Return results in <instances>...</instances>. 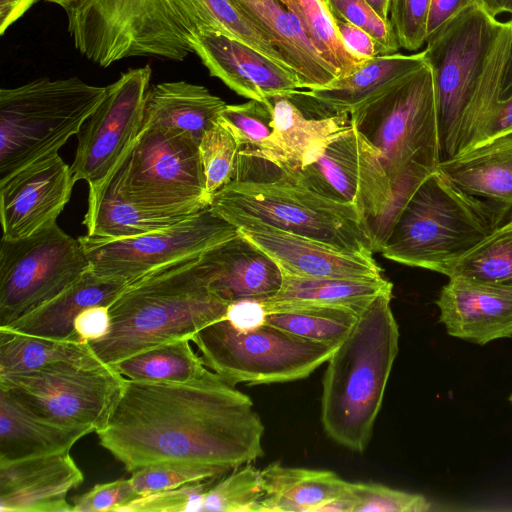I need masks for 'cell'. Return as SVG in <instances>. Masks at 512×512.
Here are the masks:
<instances>
[{"instance_id":"43","label":"cell","mask_w":512,"mask_h":512,"mask_svg":"<svg viewBox=\"0 0 512 512\" xmlns=\"http://www.w3.org/2000/svg\"><path fill=\"white\" fill-rule=\"evenodd\" d=\"M353 512H425L431 503L420 494L389 488L378 483H351Z\"/></svg>"},{"instance_id":"52","label":"cell","mask_w":512,"mask_h":512,"mask_svg":"<svg viewBox=\"0 0 512 512\" xmlns=\"http://www.w3.org/2000/svg\"><path fill=\"white\" fill-rule=\"evenodd\" d=\"M472 3L484 4V0H432L428 21V36Z\"/></svg>"},{"instance_id":"28","label":"cell","mask_w":512,"mask_h":512,"mask_svg":"<svg viewBox=\"0 0 512 512\" xmlns=\"http://www.w3.org/2000/svg\"><path fill=\"white\" fill-rule=\"evenodd\" d=\"M225 106L220 97L202 85L186 81L163 82L147 91L143 125L184 134L199 144Z\"/></svg>"},{"instance_id":"19","label":"cell","mask_w":512,"mask_h":512,"mask_svg":"<svg viewBox=\"0 0 512 512\" xmlns=\"http://www.w3.org/2000/svg\"><path fill=\"white\" fill-rule=\"evenodd\" d=\"M188 42L208 69L238 95L261 103L301 89L296 74L249 45L215 32L193 33Z\"/></svg>"},{"instance_id":"50","label":"cell","mask_w":512,"mask_h":512,"mask_svg":"<svg viewBox=\"0 0 512 512\" xmlns=\"http://www.w3.org/2000/svg\"><path fill=\"white\" fill-rule=\"evenodd\" d=\"M267 312L260 300L245 299L229 304L225 319L240 330H248L265 323Z\"/></svg>"},{"instance_id":"26","label":"cell","mask_w":512,"mask_h":512,"mask_svg":"<svg viewBox=\"0 0 512 512\" xmlns=\"http://www.w3.org/2000/svg\"><path fill=\"white\" fill-rule=\"evenodd\" d=\"M232 1L270 37L301 88H322L338 78L312 46L299 20L280 0Z\"/></svg>"},{"instance_id":"20","label":"cell","mask_w":512,"mask_h":512,"mask_svg":"<svg viewBox=\"0 0 512 512\" xmlns=\"http://www.w3.org/2000/svg\"><path fill=\"white\" fill-rule=\"evenodd\" d=\"M436 305L452 337L480 345L512 337V285L452 276Z\"/></svg>"},{"instance_id":"41","label":"cell","mask_w":512,"mask_h":512,"mask_svg":"<svg viewBox=\"0 0 512 512\" xmlns=\"http://www.w3.org/2000/svg\"><path fill=\"white\" fill-rule=\"evenodd\" d=\"M219 121L241 147L261 153L274 150L273 117L269 107L256 100L224 107Z\"/></svg>"},{"instance_id":"34","label":"cell","mask_w":512,"mask_h":512,"mask_svg":"<svg viewBox=\"0 0 512 512\" xmlns=\"http://www.w3.org/2000/svg\"><path fill=\"white\" fill-rule=\"evenodd\" d=\"M59 362L104 363L88 342L56 340L0 328V375L26 373Z\"/></svg>"},{"instance_id":"4","label":"cell","mask_w":512,"mask_h":512,"mask_svg":"<svg viewBox=\"0 0 512 512\" xmlns=\"http://www.w3.org/2000/svg\"><path fill=\"white\" fill-rule=\"evenodd\" d=\"M391 298L392 289L383 291L359 313L349 335L328 359L323 378L324 431L358 453L370 441L398 353L399 329Z\"/></svg>"},{"instance_id":"56","label":"cell","mask_w":512,"mask_h":512,"mask_svg":"<svg viewBox=\"0 0 512 512\" xmlns=\"http://www.w3.org/2000/svg\"><path fill=\"white\" fill-rule=\"evenodd\" d=\"M504 12L512 13V0H493L490 13L497 17Z\"/></svg>"},{"instance_id":"35","label":"cell","mask_w":512,"mask_h":512,"mask_svg":"<svg viewBox=\"0 0 512 512\" xmlns=\"http://www.w3.org/2000/svg\"><path fill=\"white\" fill-rule=\"evenodd\" d=\"M189 339L167 342L134 354L111 366L128 379L151 382H188L209 375Z\"/></svg>"},{"instance_id":"8","label":"cell","mask_w":512,"mask_h":512,"mask_svg":"<svg viewBox=\"0 0 512 512\" xmlns=\"http://www.w3.org/2000/svg\"><path fill=\"white\" fill-rule=\"evenodd\" d=\"M106 87L78 77L41 78L0 90V182L50 157L82 126Z\"/></svg>"},{"instance_id":"46","label":"cell","mask_w":512,"mask_h":512,"mask_svg":"<svg viewBox=\"0 0 512 512\" xmlns=\"http://www.w3.org/2000/svg\"><path fill=\"white\" fill-rule=\"evenodd\" d=\"M215 479L191 482L177 488L139 496L120 512L198 511L202 495Z\"/></svg>"},{"instance_id":"15","label":"cell","mask_w":512,"mask_h":512,"mask_svg":"<svg viewBox=\"0 0 512 512\" xmlns=\"http://www.w3.org/2000/svg\"><path fill=\"white\" fill-rule=\"evenodd\" d=\"M238 234L208 206L165 229L123 239L79 237L98 277L126 284L175 261L199 256Z\"/></svg>"},{"instance_id":"9","label":"cell","mask_w":512,"mask_h":512,"mask_svg":"<svg viewBox=\"0 0 512 512\" xmlns=\"http://www.w3.org/2000/svg\"><path fill=\"white\" fill-rule=\"evenodd\" d=\"M66 14L75 48L104 68L135 56L183 61L193 52L168 0H80Z\"/></svg>"},{"instance_id":"48","label":"cell","mask_w":512,"mask_h":512,"mask_svg":"<svg viewBox=\"0 0 512 512\" xmlns=\"http://www.w3.org/2000/svg\"><path fill=\"white\" fill-rule=\"evenodd\" d=\"M334 20L344 44L355 56L369 59L385 55L380 44L365 30L338 17Z\"/></svg>"},{"instance_id":"37","label":"cell","mask_w":512,"mask_h":512,"mask_svg":"<svg viewBox=\"0 0 512 512\" xmlns=\"http://www.w3.org/2000/svg\"><path fill=\"white\" fill-rule=\"evenodd\" d=\"M280 1L296 16L312 46L338 78L353 74L368 60L348 50L324 0Z\"/></svg>"},{"instance_id":"23","label":"cell","mask_w":512,"mask_h":512,"mask_svg":"<svg viewBox=\"0 0 512 512\" xmlns=\"http://www.w3.org/2000/svg\"><path fill=\"white\" fill-rule=\"evenodd\" d=\"M201 258L210 275V289L228 304L265 300L282 285L279 265L239 231L205 251Z\"/></svg>"},{"instance_id":"42","label":"cell","mask_w":512,"mask_h":512,"mask_svg":"<svg viewBox=\"0 0 512 512\" xmlns=\"http://www.w3.org/2000/svg\"><path fill=\"white\" fill-rule=\"evenodd\" d=\"M227 470L209 465L160 462L131 472L130 480L139 496L165 491L187 483L217 478Z\"/></svg>"},{"instance_id":"36","label":"cell","mask_w":512,"mask_h":512,"mask_svg":"<svg viewBox=\"0 0 512 512\" xmlns=\"http://www.w3.org/2000/svg\"><path fill=\"white\" fill-rule=\"evenodd\" d=\"M359 313L337 306H285L267 311L265 324L314 343L338 347L353 329Z\"/></svg>"},{"instance_id":"18","label":"cell","mask_w":512,"mask_h":512,"mask_svg":"<svg viewBox=\"0 0 512 512\" xmlns=\"http://www.w3.org/2000/svg\"><path fill=\"white\" fill-rule=\"evenodd\" d=\"M76 180L59 153L37 161L0 182L2 237L18 239L56 222Z\"/></svg>"},{"instance_id":"55","label":"cell","mask_w":512,"mask_h":512,"mask_svg":"<svg viewBox=\"0 0 512 512\" xmlns=\"http://www.w3.org/2000/svg\"><path fill=\"white\" fill-rule=\"evenodd\" d=\"M373 10L385 21H389L391 0H366Z\"/></svg>"},{"instance_id":"39","label":"cell","mask_w":512,"mask_h":512,"mask_svg":"<svg viewBox=\"0 0 512 512\" xmlns=\"http://www.w3.org/2000/svg\"><path fill=\"white\" fill-rule=\"evenodd\" d=\"M263 494L260 470L248 463L210 486L198 511L259 512Z\"/></svg>"},{"instance_id":"29","label":"cell","mask_w":512,"mask_h":512,"mask_svg":"<svg viewBox=\"0 0 512 512\" xmlns=\"http://www.w3.org/2000/svg\"><path fill=\"white\" fill-rule=\"evenodd\" d=\"M263 497L259 512H316L345 493L350 482L328 470L272 463L260 470Z\"/></svg>"},{"instance_id":"6","label":"cell","mask_w":512,"mask_h":512,"mask_svg":"<svg viewBox=\"0 0 512 512\" xmlns=\"http://www.w3.org/2000/svg\"><path fill=\"white\" fill-rule=\"evenodd\" d=\"M215 211L243 213L340 250L373 254L362 215L320 195L266 160L239 151L235 177L211 199Z\"/></svg>"},{"instance_id":"17","label":"cell","mask_w":512,"mask_h":512,"mask_svg":"<svg viewBox=\"0 0 512 512\" xmlns=\"http://www.w3.org/2000/svg\"><path fill=\"white\" fill-rule=\"evenodd\" d=\"M217 213L269 255L285 275L348 279L382 277V270L373 254L340 250L243 213Z\"/></svg>"},{"instance_id":"53","label":"cell","mask_w":512,"mask_h":512,"mask_svg":"<svg viewBox=\"0 0 512 512\" xmlns=\"http://www.w3.org/2000/svg\"><path fill=\"white\" fill-rule=\"evenodd\" d=\"M37 0H0V34L20 19Z\"/></svg>"},{"instance_id":"25","label":"cell","mask_w":512,"mask_h":512,"mask_svg":"<svg viewBox=\"0 0 512 512\" xmlns=\"http://www.w3.org/2000/svg\"><path fill=\"white\" fill-rule=\"evenodd\" d=\"M90 426H68L48 420L0 387V461L69 452Z\"/></svg>"},{"instance_id":"14","label":"cell","mask_w":512,"mask_h":512,"mask_svg":"<svg viewBox=\"0 0 512 512\" xmlns=\"http://www.w3.org/2000/svg\"><path fill=\"white\" fill-rule=\"evenodd\" d=\"M125 380L106 363L59 362L26 373L0 375V387L48 420L90 426L97 432L107 425Z\"/></svg>"},{"instance_id":"13","label":"cell","mask_w":512,"mask_h":512,"mask_svg":"<svg viewBox=\"0 0 512 512\" xmlns=\"http://www.w3.org/2000/svg\"><path fill=\"white\" fill-rule=\"evenodd\" d=\"M90 263L81 242L57 222L30 236L0 241V327L75 284Z\"/></svg>"},{"instance_id":"7","label":"cell","mask_w":512,"mask_h":512,"mask_svg":"<svg viewBox=\"0 0 512 512\" xmlns=\"http://www.w3.org/2000/svg\"><path fill=\"white\" fill-rule=\"evenodd\" d=\"M496 228L483 201L436 169L409 198L379 252L391 261L445 275Z\"/></svg>"},{"instance_id":"31","label":"cell","mask_w":512,"mask_h":512,"mask_svg":"<svg viewBox=\"0 0 512 512\" xmlns=\"http://www.w3.org/2000/svg\"><path fill=\"white\" fill-rule=\"evenodd\" d=\"M264 104L273 117L274 150L261 153L241 147V151L269 162L295 164L313 145L350 123L348 115L306 118L287 95L271 97Z\"/></svg>"},{"instance_id":"38","label":"cell","mask_w":512,"mask_h":512,"mask_svg":"<svg viewBox=\"0 0 512 512\" xmlns=\"http://www.w3.org/2000/svg\"><path fill=\"white\" fill-rule=\"evenodd\" d=\"M445 276H465L512 285V221L494 229Z\"/></svg>"},{"instance_id":"33","label":"cell","mask_w":512,"mask_h":512,"mask_svg":"<svg viewBox=\"0 0 512 512\" xmlns=\"http://www.w3.org/2000/svg\"><path fill=\"white\" fill-rule=\"evenodd\" d=\"M183 219L145 210L124 198L108 180H104L89 187L83 225L88 236L123 239L159 231Z\"/></svg>"},{"instance_id":"3","label":"cell","mask_w":512,"mask_h":512,"mask_svg":"<svg viewBox=\"0 0 512 512\" xmlns=\"http://www.w3.org/2000/svg\"><path fill=\"white\" fill-rule=\"evenodd\" d=\"M201 255L128 283L108 307L107 335L88 342L94 354L111 365L167 342L191 340L199 330L225 318L229 304L210 289Z\"/></svg>"},{"instance_id":"1","label":"cell","mask_w":512,"mask_h":512,"mask_svg":"<svg viewBox=\"0 0 512 512\" xmlns=\"http://www.w3.org/2000/svg\"><path fill=\"white\" fill-rule=\"evenodd\" d=\"M100 445L133 472L160 462L234 470L263 455L249 396L217 373L188 382L126 379Z\"/></svg>"},{"instance_id":"51","label":"cell","mask_w":512,"mask_h":512,"mask_svg":"<svg viewBox=\"0 0 512 512\" xmlns=\"http://www.w3.org/2000/svg\"><path fill=\"white\" fill-rule=\"evenodd\" d=\"M510 132H512V97L500 101L474 146Z\"/></svg>"},{"instance_id":"11","label":"cell","mask_w":512,"mask_h":512,"mask_svg":"<svg viewBox=\"0 0 512 512\" xmlns=\"http://www.w3.org/2000/svg\"><path fill=\"white\" fill-rule=\"evenodd\" d=\"M270 163L320 195L354 206L367 224L374 252H379L392 191L380 151L355 125L349 123L313 145L295 164Z\"/></svg>"},{"instance_id":"44","label":"cell","mask_w":512,"mask_h":512,"mask_svg":"<svg viewBox=\"0 0 512 512\" xmlns=\"http://www.w3.org/2000/svg\"><path fill=\"white\" fill-rule=\"evenodd\" d=\"M432 0H391L389 21L399 47L417 51L427 41Z\"/></svg>"},{"instance_id":"47","label":"cell","mask_w":512,"mask_h":512,"mask_svg":"<svg viewBox=\"0 0 512 512\" xmlns=\"http://www.w3.org/2000/svg\"><path fill=\"white\" fill-rule=\"evenodd\" d=\"M138 497L130 478H121L97 484L86 493L74 497L73 512H120Z\"/></svg>"},{"instance_id":"54","label":"cell","mask_w":512,"mask_h":512,"mask_svg":"<svg viewBox=\"0 0 512 512\" xmlns=\"http://www.w3.org/2000/svg\"><path fill=\"white\" fill-rule=\"evenodd\" d=\"M510 21H511V39H510L508 58L506 61V66H505L503 80H502L500 101L512 97V18L510 19Z\"/></svg>"},{"instance_id":"58","label":"cell","mask_w":512,"mask_h":512,"mask_svg":"<svg viewBox=\"0 0 512 512\" xmlns=\"http://www.w3.org/2000/svg\"><path fill=\"white\" fill-rule=\"evenodd\" d=\"M492 4H493V0H484V5H485L486 9H487L489 12H490V10H491Z\"/></svg>"},{"instance_id":"27","label":"cell","mask_w":512,"mask_h":512,"mask_svg":"<svg viewBox=\"0 0 512 512\" xmlns=\"http://www.w3.org/2000/svg\"><path fill=\"white\" fill-rule=\"evenodd\" d=\"M126 285L121 281L98 277L89 269L55 298L0 328L56 340L80 341L74 328L78 314L90 306H109Z\"/></svg>"},{"instance_id":"10","label":"cell","mask_w":512,"mask_h":512,"mask_svg":"<svg viewBox=\"0 0 512 512\" xmlns=\"http://www.w3.org/2000/svg\"><path fill=\"white\" fill-rule=\"evenodd\" d=\"M198 145L184 134L143 125L106 180L145 210L186 218L210 206Z\"/></svg>"},{"instance_id":"49","label":"cell","mask_w":512,"mask_h":512,"mask_svg":"<svg viewBox=\"0 0 512 512\" xmlns=\"http://www.w3.org/2000/svg\"><path fill=\"white\" fill-rule=\"evenodd\" d=\"M109 306L95 305L85 308L75 319V332L81 342L103 338L109 332Z\"/></svg>"},{"instance_id":"40","label":"cell","mask_w":512,"mask_h":512,"mask_svg":"<svg viewBox=\"0 0 512 512\" xmlns=\"http://www.w3.org/2000/svg\"><path fill=\"white\" fill-rule=\"evenodd\" d=\"M198 147L205 175L206 194L211 202L214 194L233 181L241 146L218 119L204 133Z\"/></svg>"},{"instance_id":"59","label":"cell","mask_w":512,"mask_h":512,"mask_svg":"<svg viewBox=\"0 0 512 512\" xmlns=\"http://www.w3.org/2000/svg\"><path fill=\"white\" fill-rule=\"evenodd\" d=\"M508 400H509L510 404L512 405V393L509 395Z\"/></svg>"},{"instance_id":"57","label":"cell","mask_w":512,"mask_h":512,"mask_svg":"<svg viewBox=\"0 0 512 512\" xmlns=\"http://www.w3.org/2000/svg\"><path fill=\"white\" fill-rule=\"evenodd\" d=\"M46 1L57 4V5L61 6L66 11L73 4L77 3L80 0H46Z\"/></svg>"},{"instance_id":"30","label":"cell","mask_w":512,"mask_h":512,"mask_svg":"<svg viewBox=\"0 0 512 512\" xmlns=\"http://www.w3.org/2000/svg\"><path fill=\"white\" fill-rule=\"evenodd\" d=\"M392 288V283L383 277L348 279L283 274L278 292L261 302L266 312L300 305L346 307L361 312L378 294Z\"/></svg>"},{"instance_id":"32","label":"cell","mask_w":512,"mask_h":512,"mask_svg":"<svg viewBox=\"0 0 512 512\" xmlns=\"http://www.w3.org/2000/svg\"><path fill=\"white\" fill-rule=\"evenodd\" d=\"M187 33L215 32L239 40L287 67L270 37L232 0H168ZM290 69V68H289Z\"/></svg>"},{"instance_id":"16","label":"cell","mask_w":512,"mask_h":512,"mask_svg":"<svg viewBox=\"0 0 512 512\" xmlns=\"http://www.w3.org/2000/svg\"><path fill=\"white\" fill-rule=\"evenodd\" d=\"M151 76L149 65L132 68L106 86L103 100L77 135L71 165L76 182L102 183L132 146L143 127Z\"/></svg>"},{"instance_id":"24","label":"cell","mask_w":512,"mask_h":512,"mask_svg":"<svg viewBox=\"0 0 512 512\" xmlns=\"http://www.w3.org/2000/svg\"><path fill=\"white\" fill-rule=\"evenodd\" d=\"M425 64L424 50L412 55H381L369 58L349 76L322 88L297 90L294 95L309 101L320 117L349 116Z\"/></svg>"},{"instance_id":"2","label":"cell","mask_w":512,"mask_h":512,"mask_svg":"<svg viewBox=\"0 0 512 512\" xmlns=\"http://www.w3.org/2000/svg\"><path fill=\"white\" fill-rule=\"evenodd\" d=\"M511 21L483 3L465 7L426 41L435 88L442 160L471 149L500 103Z\"/></svg>"},{"instance_id":"21","label":"cell","mask_w":512,"mask_h":512,"mask_svg":"<svg viewBox=\"0 0 512 512\" xmlns=\"http://www.w3.org/2000/svg\"><path fill=\"white\" fill-rule=\"evenodd\" d=\"M83 480L70 451L0 461V511L73 512L67 496Z\"/></svg>"},{"instance_id":"5","label":"cell","mask_w":512,"mask_h":512,"mask_svg":"<svg viewBox=\"0 0 512 512\" xmlns=\"http://www.w3.org/2000/svg\"><path fill=\"white\" fill-rule=\"evenodd\" d=\"M349 119L380 151L390 182L385 241L409 198L442 161L437 100L427 62Z\"/></svg>"},{"instance_id":"45","label":"cell","mask_w":512,"mask_h":512,"mask_svg":"<svg viewBox=\"0 0 512 512\" xmlns=\"http://www.w3.org/2000/svg\"><path fill=\"white\" fill-rule=\"evenodd\" d=\"M333 17L341 18L369 33L385 55L398 52L399 45L390 21L383 20L366 0H324Z\"/></svg>"},{"instance_id":"12","label":"cell","mask_w":512,"mask_h":512,"mask_svg":"<svg viewBox=\"0 0 512 512\" xmlns=\"http://www.w3.org/2000/svg\"><path fill=\"white\" fill-rule=\"evenodd\" d=\"M191 341L206 367L233 386L306 378L327 362L337 348L296 337L265 323L240 330L225 318L199 330Z\"/></svg>"},{"instance_id":"22","label":"cell","mask_w":512,"mask_h":512,"mask_svg":"<svg viewBox=\"0 0 512 512\" xmlns=\"http://www.w3.org/2000/svg\"><path fill=\"white\" fill-rule=\"evenodd\" d=\"M437 170L460 190L483 201L497 228L512 221V132L442 160Z\"/></svg>"}]
</instances>
